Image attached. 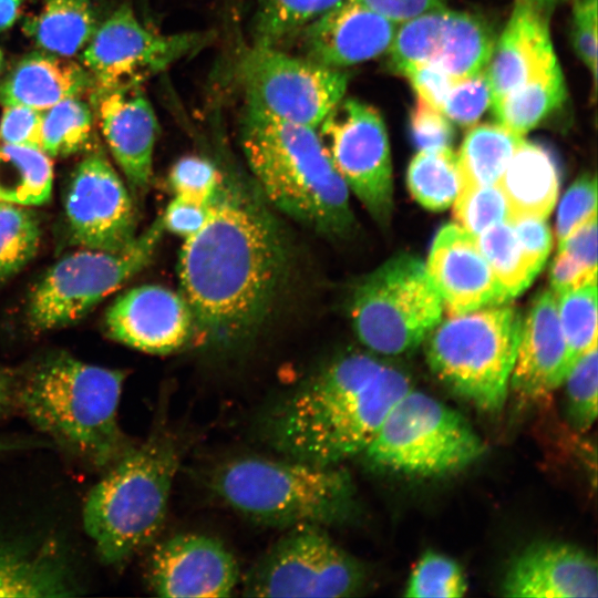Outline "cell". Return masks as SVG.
I'll use <instances>...</instances> for the list:
<instances>
[{
    "mask_svg": "<svg viewBox=\"0 0 598 598\" xmlns=\"http://www.w3.org/2000/svg\"><path fill=\"white\" fill-rule=\"evenodd\" d=\"M398 23L355 0H342L300 32L305 58L344 69L389 50Z\"/></svg>",
    "mask_w": 598,
    "mask_h": 598,
    "instance_id": "d6986e66",
    "label": "cell"
},
{
    "mask_svg": "<svg viewBox=\"0 0 598 598\" xmlns=\"http://www.w3.org/2000/svg\"><path fill=\"white\" fill-rule=\"evenodd\" d=\"M597 215V182L585 174L566 190L558 207L556 235L558 244L575 229Z\"/></svg>",
    "mask_w": 598,
    "mask_h": 598,
    "instance_id": "7bdbcfd3",
    "label": "cell"
},
{
    "mask_svg": "<svg viewBox=\"0 0 598 598\" xmlns=\"http://www.w3.org/2000/svg\"><path fill=\"white\" fill-rule=\"evenodd\" d=\"M401 73L409 79L419 97L440 111L456 81L444 70L431 63L411 64Z\"/></svg>",
    "mask_w": 598,
    "mask_h": 598,
    "instance_id": "c3c4849f",
    "label": "cell"
},
{
    "mask_svg": "<svg viewBox=\"0 0 598 598\" xmlns=\"http://www.w3.org/2000/svg\"><path fill=\"white\" fill-rule=\"evenodd\" d=\"M318 135L349 190L382 227L393 208L389 138L379 111L342 99L317 127Z\"/></svg>",
    "mask_w": 598,
    "mask_h": 598,
    "instance_id": "4fadbf2b",
    "label": "cell"
},
{
    "mask_svg": "<svg viewBox=\"0 0 598 598\" xmlns=\"http://www.w3.org/2000/svg\"><path fill=\"white\" fill-rule=\"evenodd\" d=\"M289 246L258 189L223 176L203 228L184 240L179 292L195 321V339L229 349L268 318L287 277Z\"/></svg>",
    "mask_w": 598,
    "mask_h": 598,
    "instance_id": "6da1fadb",
    "label": "cell"
},
{
    "mask_svg": "<svg viewBox=\"0 0 598 598\" xmlns=\"http://www.w3.org/2000/svg\"><path fill=\"white\" fill-rule=\"evenodd\" d=\"M571 41L578 58L597 80V0H575Z\"/></svg>",
    "mask_w": 598,
    "mask_h": 598,
    "instance_id": "f6af8a7d",
    "label": "cell"
},
{
    "mask_svg": "<svg viewBox=\"0 0 598 598\" xmlns=\"http://www.w3.org/2000/svg\"><path fill=\"white\" fill-rule=\"evenodd\" d=\"M246 104L274 117L317 128L344 97L349 73L252 44L239 63Z\"/></svg>",
    "mask_w": 598,
    "mask_h": 598,
    "instance_id": "7c38bea8",
    "label": "cell"
},
{
    "mask_svg": "<svg viewBox=\"0 0 598 598\" xmlns=\"http://www.w3.org/2000/svg\"><path fill=\"white\" fill-rule=\"evenodd\" d=\"M348 310L353 331L367 349L399 355L425 340L442 320L444 307L425 264L401 252L355 282Z\"/></svg>",
    "mask_w": 598,
    "mask_h": 598,
    "instance_id": "ba28073f",
    "label": "cell"
},
{
    "mask_svg": "<svg viewBox=\"0 0 598 598\" xmlns=\"http://www.w3.org/2000/svg\"><path fill=\"white\" fill-rule=\"evenodd\" d=\"M559 181L554 154L523 138L497 182L508 204V220L520 216L546 218L555 206Z\"/></svg>",
    "mask_w": 598,
    "mask_h": 598,
    "instance_id": "484cf974",
    "label": "cell"
},
{
    "mask_svg": "<svg viewBox=\"0 0 598 598\" xmlns=\"http://www.w3.org/2000/svg\"><path fill=\"white\" fill-rule=\"evenodd\" d=\"M454 217L457 225L477 237L492 226L508 221L509 209L497 184L464 187L454 200Z\"/></svg>",
    "mask_w": 598,
    "mask_h": 598,
    "instance_id": "f35d334b",
    "label": "cell"
},
{
    "mask_svg": "<svg viewBox=\"0 0 598 598\" xmlns=\"http://www.w3.org/2000/svg\"><path fill=\"white\" fill-rule=\"evenodd\" d=\"M567 409L570 421L580 430L597 417L598 357L597 344L582 353L566 374Z\"/></svg>",
    "mask_w": 598,
    "mask_h": 598,
    "instance_id": "ab89813d",
    "label": "cell"
},
{
    "mask_svg": "<svg viewBox=\"0 0 598 598\" xmlns=\"http://www.w3.org/2000/svg\"><path fill=\"white\" fill-rule=\"evenodd\" d=\"M522 1L524 3H527L537 10L547 13L550 9H553L556 4L560 3L564 0H517Z\"/></svg>",
    "mask_w": 598,
    "mask_h": 598,
    "instance_id": "9f6ffc18",
    "label": "cell"
},
{
    "mask_svg": "<svg viewBox=\"0 0 598 598\" xmlns=\"http://www.w3.org/2000/svg\"><path fill=\"white\" fill-rule=\"evenodd\" d=\"M557 62L546 13L516 1L484 70L491 105Z\"/></svg>",
    "mask_w": 598,
    "mask_h": 598,
    "instance_id": "603a6c76",
    "label": "cell"
},
{
    "mask_svg": "<svg viewBox=\"0 0 598 598\" xmlns=\"http://www.w3.org/2000/svg\"><path fill=\"white\" fill-rule=\"evenodd\" d=\"M25 0H0V31L13 25Z\"/></svg>",
    "mask_w": 598,
    "mask_h": 598,
    "instance_id": "11a10c76",
    "label": "cell"
},
{
    "mask_svg": "<svg viewBox=\"0 0 598 598\" xmlns=\"http://www.w3.org/2000/svg\"><path fill=\"white\" fill-rule=\"evenodd\" d=\"M241 145L256 188L269 205L323 236L351 234L349 188L317 128L246 105Z\"/></svg>",
    "mask_w": 598,
    "mask_h": 598,
    "instance_id": "3957f363",
    "label": "cell"
},
{
    "mask_svg": "<svg viewBox=\"0 0 598 598\" xmlns=\"http://www.w3.org/2000/svg\"><path fill=\"white\" fill-rule=\"evenodd\" d=\"M178 451L164 431L128 447L89 492L83 526L100 559L121 565L153 542L165 520Z\"/></svg>",
    "mask_w": 598,
    "mask_h": 598,
    "instance_id": "8992f818",
    "label": "cell"
},
{
    "mask_svg": "<svg viewBox=\"0 0 598 598\" xmlns=\"http://www.w3.org/2000/svg\"><path fill=\"white\" fill-rule=\"evenodd\" d=\"M17 381L13 374L0 368V416L17 403Z\"/></svg>",
    "mask_w": 598,
    "mask_h": 598,
    "instance_id": "db71d44e",
    "label": "cell"
},
{
    "mask_svg": "<svg viewBox=\"0 0 598 598\" xmlns=\"http://www.w3.org/2000/svg\"><path fill=\"white\" fill-rule=\"evenodd\" d=\"M342 0H255L254 44L278 47Z\"/></svg>",
    "mask_w": 598,
    "mask_h": 598,
    "instance_id": "e575fe53",
    "label": "cell"
},
{
    "mask_svg": "<svg viewBox=\"0 0 598 598\" xmlns=\"http://www.w3.org/2000/svg\"><path fill=\"white\" fill-rule=\"evenodd\" d=\"M425 267L448 316L511 300L482 255L476 238L457 224H446L439 230Z\"/></svg>",
    "mask_w": 598,
    "mask_h": 598,
    "instance_id": "ac0fdd59",
    "label": "cell"
},
{
    "mask_svg": "<svg viewBox=\"0 0 598 598\" xmlns=\"http://www.w3.org/2000/svg\"><path fill=\"white\" fill-rule=\"evenodd\" d=\"M208 33L158 34L144 27L128 4L96 27L82 53L85 69L100 90L140 84L147 75L198 51Z\"/></svg>",
    "mask_w": 598,
    "mask_h": 598,
    "instance_id": "5bb4252c",
    "label": "cell"
},
{
    "mask_svg": "<svg viewBox=\"0 0 598 598\" xmlns=\"http://www.w3.org/2000/svg\"><path fill=\"white\" fill-rule=\"evenodd\" d=\"M240 581L250 597H349L363 586L364 570L326 527L300 525L288 528Z\"/></svg>",
    "mask_w": 598,
    "mask_h": 598,
    "instance_id": "8fae6325",
    "label": "cell"
},
{
    "mask_svg": "<svg viewBox=\"0 0 598 598\" xmlns=\"http://www.w3.org/2000/svg\"><path fill=\"white\" fill-rule=\"evenodd\" d=\"M96 27L90 0H45L24 30L38 47L66 58L87 44Z\"/></svg>",
    "mask_w": 598,
    "mask_h": 598,
    "instance_id": "83f0119b",
    "label": "cell"
},
{
    "mask_svg": "<svg viewBox=\"0 0 598 598\" xmlns=\"http://www.w3.org/2000/svg\"><path fill=\"white\" fill-rule=\"evenodd\" d=\"M212 202L175 195L162 215L164 229L184 240L194 236L206 224Z\"/></svg>",
    "mask_w": 598,
    "mask_h": 598,
    "instance_id": "7dc6e473",
    "label": "cell"
},
{
    "mask_svg": "<svg viewBox=\"0 0 598 598\" xmlns=\"http://www.w3.org/2000/svg\"><path fill=\"white\" fill-rule=\"evenodd\" d=\"M52 182V163L41 148L4 143L0 146L1 202L41 205L51 196Z\"/></svg>",
    "mask_w": 598,
    "mask_h": 598,
    "instance_id": "4dcf8cb0",
    "label": "cell"
},
{
    "mask_svg": "<svg viewBox=\"0 0 598 598\" xmlns=\"http://www.w3.org/2000/svg\"><path fill=\"white\" fill-rule=\"evenodd\" d=\"M74 595L72 571L52 544L30 546L0 539V597Z\"/></svg>",
    "mask_w": 598,
    "mask_h": 598,
    "instance_id": "d4e9b609",
    "label": "cell"
},
{
    "mask_svg": "<svg viewBox=\"0 0 598 598\" xmlns=\"http://www.w3.org/2000/svg\"><path fill=\"white\" fill-rule=\"evenodd\" d=\"M21 447H23V444H21V443L0 441V453L8 452V451H14V450L21 448Z\"/></svg>",
    "mask_w": 598,
    "mask_h": 598,
    "instance_id": "6f0895ef",
    "label": "cell"
},
{
    "mask_svg": "<svg viewBox=\"0 0 598 598\" xmlns=\"http://www.w3.org/2000/svg\"><path fill=\"white\" fill-rule=\"evenodd\" d=\"M550 286L555 295L597 280V271H590L566 252L558 250L550 267Z\"/></svg>",
    "mask_w": 598,
    "mask_h": 598,
    "instance_id": "816d5d0a",
    "label": "cell"
},
{
    "mask_svg": "<svg viewBox=\"0 0 598 598\" xmlns=\"http://www.w3.org/2000/svg\"><path fill=\"white\" fill-rule=\"evenodd\" d=\"M522 141L498 123L468 131L456 155L461 188L497 184Z\"/></svg>",
    "mask_w": 598,
    "mask_h": 598,
    "instance_id": "f546056e",
    "label": "cell"
},
{
    "mask_svg": "<svg viewBox=\"0 0 598 598\" xmlns=\"http://www.w3.org/2000/svg\"><path fill=\"white\" fill-rule=\"evenodd\" d=\"M408 375L364 351L342 353L283 394L262 416L265 441L280 456L320 466L362 454Z\"/></svg>",
    "mask_w": 598,
    "mask_h": 598,
    "instance_id": "7a4b0ae2",
    "label": "cell"
},
{
    "mask_svg": "<svg viewBox=\"0 0 598 598\" xmlns=\"http://www.w3.org/2000/svg\"><path fill=\"white\" fill-rule=\"evenodd\" d=\"M508 221L528 259L540 271L551 249V233L545 218L520 216Z\"/></svg>",
    "mask_w": 598,
    "mask_h": 598,
    "instance_id": "681fc988",
    "label": "cell"
},
{
    "mask_svg": "<svg viewBox=\"0 0 598 598\" xmlns=\"http://www.w3.org/2000/svg\"><path fill=\"white\" fill-rule=\"evenodd\" d=\"M43 111L25 105H7L0 121L4 144L40 147Z\"/></svg>",
    "mask_w": 598,
    "mask_h": 598,
    "instance_id": "bcb514c9",
    "label": "cell"
},
{
    "mask_svg": "<svg viewBox=\"0 0 598 598\" xmlns=\"http://www.w3.org/2000/svg\"><path fill=\"white\" fill-rule=\"evenodd\" d=\"M484 451V442L462 414L411 388L362 455L379 470L433 477L464 468Z\"/></svg>",
    "mask_w": 598,
    "mask_h": 598,
    "instance_id": "9c48e42d",
    "label": "cell"
},
{
    "mask_svg": "<svg viewBox=\"0 0 598 598\" xmlns=\"http://www.w3.org/2000/svg\"><path fill=\"white\" fill-rule=\"evenodd\" d=\"M566 97L559 63H555L491 105L497 123L524 136Z\"/></svg>",
    "mask_w": 598,
    "mask_h": 598,
    "instance_id": "f1b7e54d",
    "label": "cell"
},
{
    "mask_svg": "<svg viewBox=\"0 0 598 598\" xmlns=\"http://www.w3.org/2000/svg\"><path fill=\"white\" fill-rule=\"evenodd\" d=\"M556 298L569 371L582 353L597 344V280L556 295Z\"/></svg>",
    "mask_w": 598,
    "mask_h": 598,
    "instance_id": "d590c367",
    "label": "cell"
},
{
    "mask_svg": "<svg viewBox=\"0 0 598 598\" xmlns=\"http://www.w3.org/2000/svg\"><path fill=\"white\" fill-rule=\"evenodd\" d=\"M523 317L507 303L448 316L425 338L436 378L485 412L505 404Z\"/></svg>",
    "mask_w": 598,
    "mask_h": 598,
    "instance_id": "52a82bcc",
    "label": "cell"
},
{
    "mask_svg": "<svg viewBox=\"0 0 598 598\" xmlns=\"http://www.w3.org/2000/svg\"><path fill=\"white\" fill-rule=\"evenodd\" d=\"M558 250L569 255L588 270L597 271V215L558 244Z\"/></svg>",
    "mask_w": 598,
    "mask_h": 598,
    "instance_id": "f907efd6",
    "label": "cell"
},
{
    "mask_svg": "<svg viewBox=\"0 0 598 598\" xmlns=\"http://www.w3.org/2000/svg\"><path fill=\"white\" fill-rule=\"evenodd\" d=\"M410 131L419 151L452 148L454 130L451 121L419 96L410 113Z\"/></svg>",
    "mask_w": 598,
    "mask_h": 598,
    "instance_id": "ee69618b",
    "label": "cell"
},
{
    "mask_svg": "<svg viewBox=\"0 0 598 598\" xmlns=\"http://www.w3.org/2000/svg\"><path fill=\"white\" fill-rule=\"evenodd\" d=\"M406 182L413 198L423 207L446 209L461 189L456 155L452 148L419 151L409 165Z\"/></svg>",
    "mask_w": 598,
    "mask_h": 598,
    "instance_id": "1f68e13d",
    "label": "cell"
},
{
    "mask_svg": "<svg viewBox=\"0 0 598 598\" xmlns=\"http://www.w3.org/2000/svg\"><path fill=\"white\" fill-rule=\"evenodd\" d=\"M567 373L557 298L551 290H543L523 318L509 386L522 400L536 401L561 385Z\"/></svg>",
    "mask_w": 598,
    "mask_h": 598,
    "instance_id": "ffe728a7",
    "label": "cell"
},
{
    "mask_svg": "<svg viewBox=\"0 0 598 598\" xmlns=\"http://www.w3.org/2000/svg\"><path fill=\"white\" fill-rule=\"evenodd\" d=\"M147 578L156 596L171 598L229 597L241 580L228 548L218 538L195 533L159 543L151 555Z\"/></svg>",
    "mask_w": 598,
    "mask_h": 598,
    "instance_id": "2e32d148",
    "label": "cell"
},
{
    "mask_svg": "<svg viewBox=\"0 0 598 598\" xmlns=\"http://www.w3.org/2000/svg\"><path fill=\"white\" fill-rule=\"evenodd\" d=\"M475 238L509 299L522 293L539 272L525 254L509 221L496 224Z\"/></svg>",
    "mask_w": 598,
    "mask_h": 598,
    "instance_id": "d6a6232c",
    "label": "cell"
},
{
    "mask_svg": "<svg viewBox=\"0 0 598 598\" xmlns=\"http://www.w3.org/2000/svg\"><path fill=\"white\" fill-rule=\"evenodd\" d=\"M467 585L460 565L447 556L429 550L414 566L405 587V597L458 598Z\"/></svg>",
    "mask_w": 598,
    "mask_h": 598,
    "instance_id": "74e56055",
    "label": "cell"
},
{
    "mask_svg": "<svg viewBox=\"0 0 598 598\" xmlns=\"http://www.w3.org/2000/svg\"><path fill=\"white\" fill-rule=\"evenodd\" d=\"M92 112L79 96L62 100L43 112L41 150L50 156L85 151L93 138Z\"/></svg>",
    "mask_w": 598,
    "mask_h": 598,
    "instance_id": "836d02e7",
    "label": "cell"
},
{
    "mask_svg": "<svg viewBox=\"0 0 598 598\" xmlns=\"http://www.w3.org/2000/svg\"><path fill=\"white\" fill-rule=\"evenodd\" d=\"M40 227L34 213L0 200V281L24 267L39 246Z\"/></svg>",
    "mask_w": 598,
    "mask_h": 598,
    "instance_id": "8d00e7d4",
    "label": "cell"
},
{
    "mask_svg": "<svg viewBox=\"0 0 598 598\" xmlns=\"http://www.w3.org/2000/svg\"><path fill=\"white\" fill-rule=\"evenodd\" d=\"M495 45L494 32L481 17L445 9L429 63L455 80L483 72Z\"/></svg>",
    "mask_w": 598,
    "mask_h": 598,
    "instance_id": "4316f807",
    "label": "cell"
},
{
    "mask_svg": "<svg viewBox=\"0 0 598 598\" xmlns=\"http://www.w3.org/2000/svg\"><path fill=\"white\" fill-rule=\"evenodd\" d=\"M503 591L504 596L519 598L597 597V563L579 547L539 543L525 549L511 564Z\"/></svg>",
    "mask_w": 598,
    "mask_h": 598,
    "instance_id": "44dd1931",
    "label": "cell"
},
{
    "mask_svg": "<svg viewBox=\"0 0 598 598\" xmlns=\"http://www.w3.org/2000/svg\"><path fill=\"white\" fill-rule=\"evenodd\" d=\"M223 181L217 167L199 156H184L172 167L168 182L175 195L212 202Z\"/></svg>",
    "mask_w": 598,
    "mask_h": 598,
    "instance_id": "b9f144b4",
    "label": "cell"
},
{
    "mask_svg": "<svg viewBox=\"0 0 598 598\" xmlns=\"http://www.w3.org/2000/svg\"><path fill=\"white\" fill-rule=\"evenodd\" d=\"M124 380L121 370L59 353L41 361L18 385L17 403L66 451L105 467L127 448L117 417Z\"/></svg>",
    "mask_w": 598,
    "mask_h": 598,
    "instance_id": "277c9868",
    "label": "cell"
},
{
    "mask_svg": "<svg viewBox=\"0 0 598 598\" xmlns=\"http://www.w3.org/2000/svg\"><path fill=\"white\" fill-rule=\"evenodd\" d=\"M164 230L159 216L121 249L87 248L60 259L32 292L28 310L30 324L37 330H50L83 318L146 267Z\"/></svg>",
    "mask_w": 598,
    "mask_h": 598,
    "instance_id": "30bf717a",
    "label": "cell"
},
{
    "mask_svg": "<svg viewBox=\"0 0 598 598\" xmlns=\"http://www.w3.org/2000/svg\"><path fill=\"white\" fill-rule=\"evenodd\" d=\"M97 115L105 141L130 185L143 190L152 177L158 133L154 110L138 84L97 91Z\"/></svg>",
    "mask_w": 598,
    "mask_h": 598,
    "instance_id": "7402d4cb",
    "label": "cell"
},
{
    "mask_svg": "<svg viewBox=\"0 0 598 598\" xmlns=\"http://www.w3.org/2000/svg\"><path fill=\"white\" fill-rule=\"evenodd\" d=\"M106 332L131 348L167 354L195 340L193 312L181 292L157 285L133 288L105 316Z\"/></svg>",
    "mask_w": 598,
    "mask_h": 598,
    "instance_id": "e0dca14e",
    "label": "cell"
},
{
    "mask_svg": "<svg viewBox=\"0 0 598 598\" xmlns=\"http://www.w3.org/2000/svg\"><path fill=\"white\" fill-rule=\"evenodd\" d=\"M93 79L89 71L64 56L30 53L22 58L0 84V103L47 110L64 99L80 96Z\"/></svg>",
    "mask_w": 598,
    "mask_h": 598,
    "instance_id": "cb8c5ba5",
    "label": "cell"
},
{
    "mask_svg": "<svg viewBox=\"0 0 598 598\" xmlns=\"http://www.w3.org/2000/svg\"><path fill=\"white\" fill-rule=\"evenodd\" d=\"M492 95L485 72L456 80L451 87L442 112L461 126L475 124L491 106Z\"/></svg>",
    "mask_w": 598,
    "mask_h": 598,
    "instance_id": "60d3db41",
    "label": "cell"
},
{
    "mask_svg": "<svg viewBox=\"0 0 598 598\" xmlns=\"http://www.w3.org/2000/svg\"><path fill=\"white\" fill-rule=\"evenodd\" d=\"M395 23L443 7L445 0H355Z\"/></svg>",
    "mask_w": 598,
    "mask_h": 598,
    "instance_id": "f5cc1de1",
    "label": "cell"
},
{
    "mask_svg": "<svg viewBox=\"0 0 598 598\" xmlns=\"http://www.w3.org/2000/svg\"><path fill=\"white\" fill-rule=\"evenodd\" d=\"M65 215L73 240L90 249H121L136 237L133 202L101 153L85 157L73 172Z\"/></svg>",
    "mask_w": 598,
    "mask_h": 598,
    "instance_id": "9a60e30c",
    "label": "cell"
},
{
    "mask_svg": "<svg viewBox=\"0 0 598 598\" xmlns=\"http://www.w3.org/2000/svg\"><path fill=\"white\" fill-rule=\"evenodd\" d=\"M209 485L235 512L270 527L336 526L354 509L353 484L340 465L245 455L219 464Z\"/></svg>",
    "mask_w": 598,
    "mask_h": 598,
    "instance_id": "5b68a950",
    "label": "cell"
},
{
    "mask_svg": "<svg viewBox=\"0 0 598 598\" xmlns=\"http://www.w3.org/2000/svg\"><path fill=\"white\" fill-rule=\"evenodd\" d=\"M2 59H3L2 52H1V50H0V69H1V65H2Z\"/></svg>",
    "mask_w": 598,
    "mask_h": 598,
    "instance_id": "680465c9",
    "label": "cell"
}]
</instances>
